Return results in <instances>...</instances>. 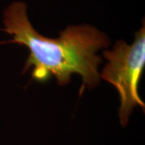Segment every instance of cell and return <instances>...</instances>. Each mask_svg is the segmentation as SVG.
<instances>
[{"label":"cell","instance_id":"2","mask_svg":"<svg viewBox=\"0 0 145 145\" xmlns=\"http://www.w3.org/2000/svg\"><path fill=\"white\" fill-rule=\"evenodd\" d=\"M103 57L108 61L101 78L114 86L120 99V123L125 127L136 106L144 111L145 105L138 93V86L145 66V26L135 33V40L128 45L123 40L114 44L111 51L106 50Z\"/></svg>","mask_w":145,"mask_h":145},{"label":"cell","instance_id":"1","mask_svg":"<svg viewBox=\"0 0 145 145\" xmlns=\"http://www.w3.org/2000/svg\"><path fill=\"white\" fill-rule=\"evenodd\" d=\"M3 31L12 36V40L3 44H18L27 47L30 54L22 73L32 68L31 79L40 82L51 76L60 86L71 81V75L78 73L82 78V94L85 86L89 89L100 82L99 66L102 58L96 53L110 44L108 36L95 27L82 24L70 25L60 31L57 39L43 36L35 30L27 16V6L23 2H14L3 14Z\"/></svg>","mask_w":145,"mask_h":145}]
</instances>
